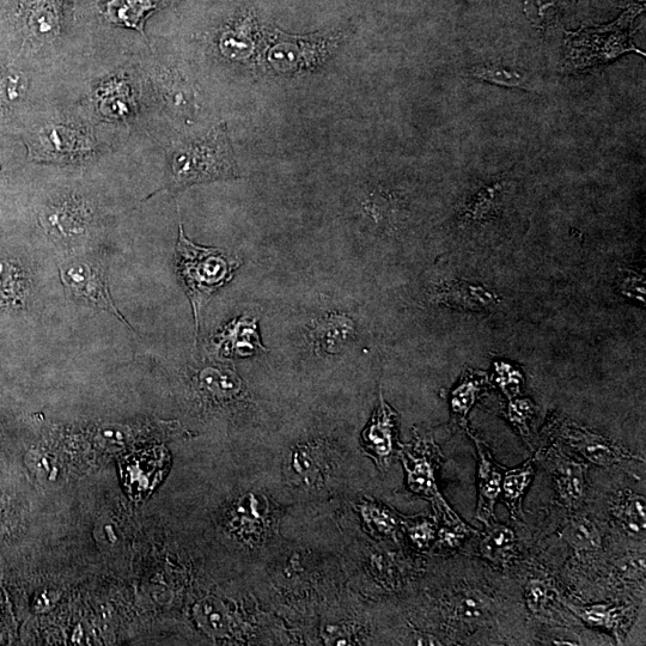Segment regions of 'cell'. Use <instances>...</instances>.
Segmentation results:
<instances>
[{"instance_id":"6da1fadb","label":"cell","mask_w":646,"mask_h":646,"mask_svg":"<svg viewBox=\"0 0 646 646\" xmlns=\"http://www.w3.org/2000/svg\"><path fill=\"white\" fill-rule=\"evenodd\" d=\"M239 266V260L219 249L195 246L185 236L180 223L179 243L176 246V272L190 297L197 329L201 307L233 278Z\"/></svg>"},{"instance_id":"7a4b0ae2","label":"cell","mask_w":646,"mask_h":646,"mask_svg":"<svg viewBox=\"0 0 646 646\" xmlns=\"http://www.w3.org/2000/svg\"><path fill=\"white\" fill-rule=\"evenodd\" d=\"M239 176L224 126L209 136L176 151L172 163V180L176 188Z\"/></svg>"},{"instance_id":"3957f363","label":"cell","mask_w":646,"mask_h":646,"mask_svg":"<svg viewBox=\"0 0 646 646\" xmlns=\"http://www.w3.org/2000/svg\"><path fill=\"white\" fill-rule=\"evenodd\" d=\"M632 16L624 17L612 27L583 30L566 39L562 60L565 73L581 72L605 65L626 53H645L633 45L629 32Z\"/></svg>"},{"instance_id":"277c9868","label":"cell","mask_w":646,"mask_h":646,"mask_svg":"<svg viewBox=\"0 0 646 646\" xmlns=\"http://www.w3.org/2000/svg\"><path fill=\"white\" fill-rule=\"evenodd\" d=\"M410 489L434 504L444 524H462L460 516L449 507L446 499L438 490L436 471L442 463V454L432 442L418 441L401 453Z\"/></svg>"},{"instance_id":"5b68a950","label":"cell","mask_w":646,"mask_h":646,"mask_svg":"<svg viewBox=\"0 0 646 646\" xmlns=\"http://www.w3.org/2000/svg\"><path fill=\"white\" fill-rule=\"evenodd\" d=\"M121 480L132 501L148 498L168 472L169 455L161 447L137 450L119 462Z\"/></svg>"},{"instance_id":"8992f818","label":"cell","mask_w":646,"mask_h":646,"mask_svg":"<svg viewBox=\"0 0 646 646\" xmlns=\"http://www.w3.org/2000/svg\"><path fill=\"white\" fill-rule=\"evenodd\" d=\"M60 273H62L65 288L73 296L108 310L127 325L123 315L114 306L106 276L99 265L87 260L70 261L60 268Z\"/></svg>"},{"instance_id":"52a82bcc","label":"cell","mask_w":646,"mask_h":646,"mask_svg":"<svg viewBox=\"0 0 646 646\" xmlns=\"http://www.w3.org/2000/svg\"><path fill=\"white\" fill-rule=\"evenodd\" d=\"M545 462L556 485L559 501L566 509H580L587 497V465L570 459L559 450L548 454Z\"/></svg>"},{"instance_id":"ba28073f","label":"cell","mask_w":646,"mask_h":646,"mask_svg":"<svg viewBox=\"0 0 646 646\" xmlns=\"http://www.w3.org/2000/svg\"><path fill=\"white\" fill-rule=\"evenodd\" d=\"M565 443L583 456V459L596 466L608 467L618 465L626 461H642L641 457L632 454L629 450L621 448L601 436L577 428L574 425H565L560 431Z\"/></svg>"},{"instance_id":"9c48e42d","label":"cell","mask_w":646,"mask_h":646,"mask_svg":"<svg viewBox=\"0 0 646 646\" xmlns=\"http://www.w3.org/2000/svg\"><path fill=\"white\" fill-rule=\"evenodd\" d=\"M469 435L473 438L478 452V504L475 518L486 526L495 520V508L501 497L505 468L493 459L490 450L479 438Z\"/></svg>"},{"instance_id":"30bf717a","label":"cell","mask_w":646,"mask_h":646,"mask_svg":"<svg viewBox=\"0 0 646 646\" xmlns=\"http://www.w3.org/2000/svg\"><path fill=\"white\" fill-rule=\"evenodd\" d=\"M568 607L583 623L611 633L618 643L624 641L637 614L636 609L631 606L605 605V603L590 606L568 605Z\"/></svg>"},{"instance_id":"8fae6325","label":"cell","mask_w":646,"mask_h":646,"mask_svg":"<svg viewBox=\"0 0 646 646\" xmlns=\"http://www.w3.org/2000/svg\"><path fill=\"white\" fill-rule=\"evenodd\" d=\"M396 414L381 401L368 429L363 434V446L380 467L388 466L395 452Z\"/></svg>"},{"instance_id":"7c38bea8","label":"cell","mask_w":646,"mask_h":646,"mask_svg":"<svg viewBox=\"0 0 646 646\" xmlns=\"http://www.w3.org/2000/svg\"><path fill=\"white\" fill-rule=\"evenodd\" d=\"M480 556L493 565L508 566L517 554V539L513 529L493 520L479 542Z\"/></svg>"},{"instance_id":"4fadbf2b","label":"cell","mask_w":646,"mask_h":646,"mask_svg":"<svg viewBox=\"0 0 646 646\" xmlns=\"http://www.w3.org/2000/svg\"><path fill=\"white\" fill-rule=\"evenodd\" d=\"M611 514L627 534L633 538H644L646 532L644 496L631 490L619 491L612 499Z\"/></svg>"},{"instance_id":"5bb4252c","label":"cell","mask_w":646,"mask_h":646,"mask_svg":"<svg viewBox=\"0 0 646 646\" xmlns=\"http://www.w3.org/2000/svg\"><path fill=\"white\" fill-rule=\"evenodd\" d=\"M168 3L169 0H111L107 4L106 16L118 26L136 29L144 34L148 17Z\"/></svg>"},{"instance_id":"9a60e30c","label":"cell","mask_w":646,"mask_h":646,"mask_svg":"<svg viewBox=\"0 0 646 646\" xmlns=\"http://www.w3.org/2000/svg\"><path fill=\"white\" fill-rule=\"evenodd\" d=\"M83 138L76 132L65 129H52L39 134L35 142L33 140L32 152L34 157H41L42 160H66L75 156L82 146H85Z\"/></svg>"},{"instance_id":"2e32d148","label":"cell","mask_w":646,"mask_h":646,"mask_svg":"<svg viewBox=\"0 0 646 646\" xmlns=\"http://www.w3.org/2000/svg\"><path fill=\"white\" fill-rule=\"evenodd\" d=\"M535 475L534 461L530 460L522 466L504 472L501 499L510 511L514 520H522V503L524 495Z\"/></svg>"},{"instance_id":"e0dca14e","label":"cell","mask_w":646,"mask_h":646,"mask_svg":"<svg viewBox=\"0 0 646 646\" xmlns=\"http://www.w3.org/2000/svg\"><path fill=\"white\" fill-rule=\"evenodd\" d=\"M352 337V322L341 318V316L321 320L313 332L315 346L328 353H337V351L344 349Z\"/></svg>"},{"instance_id":"ac0fdd59","label":"cell","mask_w":646,"mask_h":646,"mask_svg":"<svg viewBox=\"0 0 646 646\" xmlns=\"http://www.w3.org/2000/svg\"><path fill=\"white\" fill-rule=\"evenodd\" d=\"M563 539L577 554L599 551L602 534L593 521L585 517L572 518L563 529Z\"/></svg>"},{"instance_id":"d6986e66","label":"cell","mask_w":646,"mask_h":646,"mask_svg":"<svg viewBox=\"0 0 646 646\" xmlns=\"http://www.w3.org/2000/svg\"><path fill=\"white\" fill-rule=\"evenodd\" d=\"M231 522L240 534L259 535L265 526V509L257 497H245L235 505Z\"/></svg>"},{"instance_id":"ffe728a7","label":"cell","mask_w":646,"mask_h":646,"mask_svg":"<svg viewBox=\"0 0 646 646\" xmlns=\"http://www.w3.org/2000/svg\"><path fill=\"white\" fill-rule=\"evenodd\" d=\"M472 76L480 81L507 88L530 89L532 79L526 72L502 65H478L471 69Z\"/></svg>"},{"instance_id":"44dd1931","label":"cell","mask_w":646,"mask_h":646,"mask_svg":"<svg viewBox=\"0 0 646 646\" xmlns=\"http://www.w3.org/2000/svg\"><path fill=\"white\" fill-rule=\"evenodd\" d=\"M195 619L213 635H223L229 629V618L222 602L213 599L201 601L195 608Z\"/></svg>"},{"instance_id":"7402d4cb","label":"cell","mask_w":646,"mask_h":646,"mask_svg":"<svg viewBox=\"0 0 646 646\" xmlns=\"http://www.w3.org/2000/svg\"><path fill=\"white\" fill-rule=\"evenodd\" d=\"M557 599V591L545 581L533 580L527 584V607L536 617H546L556 607Z\"/></svg>"},{"instance_id":"603a6c76","label":"cell","mask_w":646,"mask_h":646,"mask_svg":"<svg viewBox=\"0 0 646 646\" xmlns=\"http://www.w3.org/2000/svg\"><path fill=\"white\" fill-rule=\"evenodd\" d=\"M489 612L486 601L478 594L466 593L457 597L454 605V617L466 625H479Z\"/></svg>"},{"instance_id":"cb8c5ba5","label":"cell","mask_w":646,"mask_h":646,"mask_svg":"<svg viewBox=\"0 0 646 646\" xmlns=\"http://www.w3.org/2000/svg\"><path fill=\"white\" fill-rule=\"evenodd\" d=\"M568 0H526V14L535 26L547 28L562 14Z\"/></svg>"},{"instance_id":"d4e9b609","label":"cell","mask_w":646,"mask_h":646,"mask_svg":"<svg viewBox=\"0 0 646 646\" xmlns=\"http://www.w3.org/2000/svg\"><path fill=\"white\" fill-rule=\"evenodd\" d=\"M365 521L376 534L382 536L394 535L399 526V516H396L392 510L383 507L380 504L370 503L363 509Z\"/></svg>"},{"instance_id":"484cf974","label":"cell","mask_w":646,"mask_h":646,"mask_svg":"<svg viewBox=\"0 0 646 646\" xmlns=\"http://www.w3.org/2000/svg\"><path fill=\"white\" fill-rule=\"evenodd\" d=\"M321 450L313 447L298 449L294 455V468L303 480L313 483L316 478L321 477L322 466L325 465Z\"/></svg>"},{"instance_id":"4316f807","label":"cell","mask_w":646,"mask_h":646,"mask_svg":"<svg viewBox=\"0 0 646 646\" xmlns=\"http://www.w3.org/2000/svg\"><path fill=\"white\" fill-rule=\"evenodd\" d=\"M481 390L480 382L477 380H466L455 389L452 398V410L454 416L459 419H465L469 410L477 400Z\"/></svg>"},{"instance_id":"83f0119b","label":"cell","mask_w":646,"mask_h":646,"mask_svg":"<svg viewBox=\"0 0 646 646\" xmlns=\"http://www.w3.org/2000/svg\"><path fill=\"white\" fill-rule=\"evenodd\" d=\"M405 526L411 541L419 548L429 547L431 542L436 539L437 524L435 521L422 518V520L406 521Z\"/></svg>"},{"instance_id":"f1b7e54d","label":"cell","mask_w":646,"mask_h":646,"mask_svg":"<svg viewBox=\"0 0 646 646\" xmlns=\"http://www.w3.org/2000/svg\"><path fill=\"white\" fill-rule=\"evenodd\" d=\"M472 533L477 532L466 523L453 524V526L444 524L438 534V546L441 550L453 551L455 548H459Z\"/></svg>"},{"instance_id":"f546056e","label":"cell","mask_w":646,"mask_h":646,"mask_svg":"<svg viewBox=\"0 0 646 646\" xmlns=\"http://www.w3.org/2000/svg\"><path fill=\"white\" fill-rule=\"evenodd\" d=\"M206 373L201 376L203 386L209 389L215 395L229 396L239 392V382H236L235 377L229 375H219L215 370H205Z\"/></svg>"},{"instance_id":"4dcf8cb0","label":"cell","mask_w":646,"mask_h":646,"mask_svg":"<svg viewBox=\"0 0 646 646\" xmlns=\"http://www.w3.org/2000/svg\"><path fill=\"white\" fill-rule=\"evenodd\" d=\"M532 413L533 406L528 400H516L509 406V418L524 436L528 435V422Z\"/></svg>"},{"instance_id":"1f68e13d","label":"cell","mask_w":646,"mask_h":646,"mask_svg":"<svg viewBox=\"0 0 646 646\" xmlns=\"http://www.w3.org/2000/svg\"><path fill=\"white\" fill-rule=\"evenodd\" d=\"M619 575L627 580H639L645 574L644 557H633L621 560L618 565Z\"/></svg>"}]
</instances>
